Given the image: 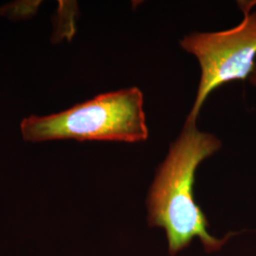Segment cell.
I'll use <instances>...</instances> for the list:
<instances>
[{
    "label": "cell",
    "mask_w": 256,
    "mask_h": 256,
    "mask_svg": "<svg viewBox=\"0 0 256 256\" xmlns=\"http://www.w3.org/2000/svg\"><path fill=\"white\" fill-rule=\"evenodd\" d=\"M222 142L200 130L196 122L185 120L180 135L156 172L147 196L148 223L164 229L170 256L188 247L198 238L207 252L218 250L234 234L223 239L208 232L209 223L194 198V176L203 160L216 154Z\"/></svg>",
    "instance_id": "cell-1"
},
{
    "label": "cell",
    "mask_w": 256,
    "mask_h": 256,
    "mask_svg": "<svg viewBox=\"0 0 256 256\" xmlns=\"http://www.w3.org/2000/svg\"><path fill=\"white\" fill-rule=\"evenodd\" d=\"M21 137L28 142L58 140L78 142H146L149 131L144 93L136 86L108 92L68 110L21 120Z\"/></svg>",
    "instance_id": "cell-2"
},
{
    "label": "cell",
    "mask_w": 256,
    "mask_h": 256,
    "mask_svg": "<svg viewBox=\"0 0 256 256\" xmlns=\"http://www.w3.org/2000/svg\"><path fill=\"white\" fill-rule=\"evenodd\" d=\"M243 19L238 26L214 32H192L180 41L200 66L196 99L186 120L196 122L202 106L220 86L248 79L256 66V10L238 1Z\"/></svg>",
    "instance_id": "cell-3"
},
{
    "label": "cell",
    "mask_w": 256,
    "mask_h": 256,
    "mask_svg": "<svg viewBox=\"0 0 256 256\" xmlns=\"http://www.w3.org/2000/svg\"><path fill=\"white\" fill-rule=\"evenodd\" d=\"M75 6L70 2H60L56 16L54 42L68 38L74 34V16Z\"/></svg>",
    "instance_id": "cell-4"
},
{
    "label": "cell",
    "mask_w": 256,
    "mask_h": 256,
    "mask_svg": "<svg viewBox=\"0 0 256 256\" xmlns=\"http://www.w3.org/2000/svg\"><path fill=\"white\" fill-rule=\"evenodd\" d=\"M41 1H19L0 7V16L12 20L28 18L36 14Z\"/></svg>",
    "instance_id": "cell-5"
},
{
    "label": "cell",
    "mask_w": 256,
    "mask_h": 256,
    "mask_svg": "<svg viewBox=\"0 0 256 256\" xmlns=\"http://www.w3.org/2000/svg\"><path fill=\"white\" fill-rule=\"evenodd\" d=\"M246 2H247L248 5L250 8H254L256 6V0H254V1H246ZM248 81H250V84L256 88V66L254 72L252 74V75H250V78H248Z\"/></svg>",
    "instance_id": "cell-6"
}]
</instances>
